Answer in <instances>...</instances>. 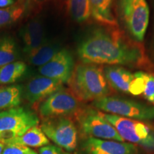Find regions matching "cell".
<instances>
[{
    "label": "cell",
    "mask_w": 154,
    "mask_h": 154,
    "mask_svg": "<svg viewBox=\"0 0 154 154\" xmlns=\"http://www.w3.org/2000/svg\"><path fill=\"white\" fill-rule=\"evenodd\" d=\"M38 154H69L64 150L54 144H49L41 147L38 151Z\"/></svg>",
    "instance_id": "obj_26"
},
{
    "label": "cell",
    "mask_w": 154,
    "mask_h": 154,
    "mask_svg": "<svg viewBox=\"0 0 154 154\" xmlns=\"http://www.w3.org/2000/svg\"><path fill=\"white\" fill-rule=\"evenodd\" d=\"M103 74L109 85L116 91L129 94L131 84L134 74L130 71L120 66H106Z\"/></svg>",
    "instance_id": "obj_14"
},
{
    "label": "cell",
    "mask_w": 154,
    "mask_h": 154,
    "mask_svg": "<svg viewBox=\"0 0 154 154\" xmlns=\"http://www.w3.org/2000/svg\"><path fill=\"white\" fill-rule=\"evenodd\" d=\"M19 58V49L14 40L9 36L0 38V68L17 61Z\"/></svg>",
    "instance_id": "obj_20"
},
{
    "label": "cell",
    "mask_w": 154,
    "mask_h": 154,
    "mask_svg": "<svg viewBox=\"0 0 154 154\" xmlns=\"http://www.w3.org/2000/svg\"><path fill=\"white\" fill-rule=\"evenodd\" d=\"M38 124V116L27 108L17 106L0 111V142L5 146L11 143Z\"/></svg>",
    "instance_id": "obj_3"
},
{
    "label": "cell",
    "mask_w": 154,
    "mask_h": 154,
    "mask_svg": "<svg viewBox=\"0 0 154 154\" xmlns=\"http://www.w3.org/2000/svg\"><path fill=\"white\" fill-rule=\"evenodd\" d=\"M148 75L149 74L143 72H138L134 74V79L129 88V94L134 96L143 94Z\"/></svg>",
    "instance_id": "obj_23"
},
{
    "label": "cell",
    "mask_w": 154,
    "mask_h": 154,
    "mask_svg": "<svg viewBox=\"0 0 154 154\" xmlns=\"http://www.w3.org/2000/svg\"><path fill=\"white\" fill-rule=\"evenodd\" d=\"M80 100L72 91L62 88L44 99L38 106V113L42 119L70 116L81 110Z\"/></svg>",
    "instance_id": "obj_9"
},
{
    "label": "cell",
    "mask_w": 154,
    "mask_h": 154,
    "mask_svg": "<svg viewBox=\"0 0 154 154\" xmlns=\"http://www.w3.org/2000/svg\"><path fill=\"white\" fill-rule=\"evenodd\" d=\"M67 5L69 14L76 22H86L91 16L89 0H67Z\"/></svg>",
    "instance_id": "obj_21"
},
{
    "label": "cell",
    "mask_w": 154,
    "mask_h": 154,
    "mask_svg": "<svg viewBox=\"0 0 154 154\" xmlns=\"http://www.w3.org/2000/svg\"><path fill=\"white\" fill-rule=\"evenodd\" d=\"M40 128L56 146L67 152H73L78 145V129L69 116L44 119Z\"/></svg>",
    "instance_id": "obj_7"
},
{
    "label": "cell",
    "mask_w": 154,
    "mask_h": 154,
    "mask_svg": "<svg viewBox=\"0 0 154 154\" xmlns=\"http://www.w3.org/2000/svg\"><path fill=\"white\" fill-rule=\"evenodd\" d=\"M77 53L84 63L137 66L144 61L143 50L113 29H97L79 44Z\"/></svg>",
    "instance_id": "obj_1"
},
{
    "label": "cell",
    "mask_w": 154,
    "mask_h": 154,
    "mask_svg": "<svg viewBox=\"0 0 154 154\" xmlns=\"http://www.w3.org/2000/svg\"><path fill=\"white\" fill-rule=\"evenodd\" d=\"M92 105L109 114L138 121L154 119V106L116 96H106L93 101Z\"/></svg>",
    "instance_id": "obj_4"
},
{
    "label": "cell",
    "mask_w": 154,
    "mask_h": 154,
    "mask_svg": "<svg viewBox=\"0 0 154 154\" xmlns=\"http://www.w3.org/2000/svg\"><path fill=\"white\" fill-rule=\"evenodd\" d=\"M2 89V88H0V90H1Z\"/></svg>",
    "instance_id": "obj_31"
},
{
    "label": "cell",
    "mask_w": 154,
    "mask_h": 154,
    "mask_svg": "<svg viewBox=\"0 0 154 154\" xmlns=\"http://www.w3.org/2000/svg\"><path fill=\"white\" fill-rule=\"evenodd\" d=\"M74 68L72 54L69 50L61 49L49 62L38 67V72L42 76L66 84L72 79Z\"/></svg>",
    "instance_id": "obj_10"
},
{
    "label": "cell",
    "mask_w": 154,
    "mask_h": 154,
    "mask_svg": "<svg viewBox=\"0 0 154 154\" xmlns=\"http://www.w3.org/2000/svg\"><path fill=\"white\" fill-rule=\"evenodd\" d=\"M83 148L86 154H137L138 153L137 147L134 144L91 137L84 140Z\"/></svg>",
    "instance_id": "obj_12"
},
{
    "label": "cell",
    "mask_w": 154,
    "mask_h": 154,
    "mask_svg": "<svg viewBox=\"0 0 154 154\" xmlns=\"http://www.w3.org/2000/svg\"><path fill=\"white\" fill-rule=\"evenodd\" d=\"M76 115L81 131L88 137L124 142L103 113L98 109H82Z\"/></svg>",
    "instance_id": "obj_8"
},
{
    "label": "cell",
    "mask_w": 154,
    "mask_h": 154,
    "mask_svg": "<svg viewBox=\"0 0 154 154\" xmlns=\"http://www.w3.org/2000/svg\"><path fill=\"white\" fill-rule=\"evenodd\" d=\"M69 84L80 101H94L111 93L103 69L95 64L83 63L75 66Z\"/></svg>",
    "instance_id": "obj_2"
},
{
    "label": "cell",
    "mask_w": 154,
    "mask_h": 154,
    "mask_svg": "<svg viewBox=\"0 0 154 154\" xmlns=\"http://www.w3.org/2000/svg\"><path fill=\"white\" fill-rule=\"evenodd\" d=\"M23 96V88L20 85H11L0 90V111L19 106Z\"/></svg>",
    "instance_id": "obj_18"
},
{
    "label": "cell",
    "mask_w": 154,
    "mask_h": 154,
    "mask_svg": "<svg viewBox=\"0 0 154 154\" xmlns=\"http://www.w3.org/2000/svg\"><path fill=\"white\" fill-rule=\"evenodd\" d=\"M119 11L127 32L136 42L143 41L149 23L146 0H119Z\"/></svg>",
    "instance_id": "obj_5"
},
{
    "label": "cell",
    "mask_w": 154,
    "mask_h": 154,
    "mask_svg": "<svg viewBox=\"0 0 154 154\" xmlns=\"http://www.w3.org/2000/svg\"><path fill=\"white\" fill-rule=\"evenodd\" d=\"M15 0H0V8L10 7L14 5Z\"/></svg>",
    "instance_id": "obj_27"
},
{
    "label": "cell",
    "mask_w": 154,
    "mask_h": 154,
    "mask_svg": "<svg viewBox=\"0 0 154 154\" xmlns=\"http://www.w3.org/2000/svg\"><path fill=\"white\" fill-rule=\"evenodd\" d=\"M91 15L97 22L111 27L118 26L112 12L113 0H89Z\"/></svg>",
    "instance_id": "obj_15"
},
{
    "label": "cell",
    "mask_w": 154,
    "mask_h": 154,
    "mask_svg": "<svg viewBox=\"0 0 154 154\" xmlns=\"http://www.w3.org/2000/svg\"><path fill=\"white\" fill-rule=\"evenodd\" d=\"M11 143L20 144L29 148H41L50 144L49 138L42 131L40 126H38L31 128L22 136L14 139Z\"/></svg>",
    "instance_id": "obj_17"
},
{
    "label": "cell",
    "mask_w": 154,
    "mask_h": 154,
    "mask_svg": "<svg viewBox=\"0 0 154 154\" xmlns=\"http://www.w3.org/2000/svg\"><path fill=\"white\" fill-rule=\"evenodd\" d=\"M24 7L22 5H12L0 8V28L17 22L22 16Z\"/></svg>",
    "instance_id": "obj_22"
},
{
    "label": "cell",
    "mask_w": 154,
    "mask_h": 154,
    "mask_svg": "<svg viewBox=\"0 0 154 154\" xmlns=\"http://www.w3.org/2000/svg\"><path fill=\"white\" fill-rule=\"evenodd\" d=\"M61 49L58 44L47 40L42 46L28 54L27 59L32 65L40 67L49 62Z\"/></svg>",
    "instance_id": "obj_16"
},
{
    "label": "cell",
    "mask_w": 154,
    "mask_h": 154,
    "mask_svg": "<svg viewBox=\"0 0 154 154\" xmlns=\"http://www.w3.org/2000/svg\"><path fill=\"white\" fill-rule=\"evenodd\" d=\"M32 154H38L37 153H36V152H35V151H34L33 152V153H32Z\"/></svg>",
    "instance_id": "obj_29"
},
{
    "label": "cell",
    "mask_w": 154,
    "mask_h": 154,
    "mask_svg": "<svg viewBox=\"0 0 154 154\" xmlns=\"http://www.w3.org/2000/svg\"><path fill=\"white\" fill-rule=\"evenodd\" d=\"M153 5H154V0H153Z\"/></svg>",
    "instance_id": "obj_30"
},
{
    "label": "cell",
    "mask_w": 154,
    "mask_h": 154,
    "mask_svg": "<svg viewBox=\"0 0 154 154\" xmlns=\"http://www.w3.org/2000/svg\"><path fill=\"white\" fill-rule=\"evenodd\" d=\"M33 152V150L27 146L17 143H11L5 146L2 154H32Z\"/></svg>",
    "instance_id": "obj_24"
},
{
    "label": "cell",
    "mask_w": 154,
    "mask_h": 154,
    "mask_svg": "<svg viewBox=\"0 0 154 154\" xmlns=\"http://www.w3.org/2000/svg\"><path fill=\"white\" fill-rule=\"evenodd\" d=\"M4 148H5V145H4L2 143H1V142H0V154L2 153Z\"/></svg>",
    "instance_id": "obj_28"
},
{
    "label": "cell",
    "mask_w": 154,
    "mask_h": 154,
    "mask_svg": "<svg viewBox=\"0 0 154 154\" xmlns=\"http://www.w3.org/2000/svg\"><path fill=\"white\" fill-rule=\"evenodd\" d=\"M143 95L148 101L154 103V75H148Z\"/></svg>",
    "instance_id": "obj_25"
},
{
    "label": "cell",
    "mask_w": 154,
    "mask_h": 154,
    "mask_svg": "<svg viewBox=\"0 0 154 154\" xmlns=\"http://www.w3.org/2000/svg\"><path fill=\"white\" fill-rule=\"evenodd\" d=\"M103 116L124 141L154 151V129L143 121L104 113Z\"/></svg>",
    "instance_id": "obj_6"
},
{
    "label": "cell",
    "mask_w": 154,
    "mask_h": 154,
    "mask_svg": "<svg viewBox=\"0 0 154 154\" xmlns=\"http://www.w3.org/2000/svg\"><path fill=\"white\" fill-rule=\"evenodd\" d=\"M62 83L49 77L40 76H34L26 83L23 89L24 99L31 104L41 103L44 99L62 88Z\"/></svg>",
    "instance_id": "obj_11"
},
{
    "label": "cell",
    "mask_w": 154,
    "mask_h": 154,
    "mask_svg": "<svg viewBox=\"0 0 154 154\" xmlns=\"http://www.w3.org/2000/svg\"><path fill=\"white\" fill-rule=\"evenodd\" d=\"M27 69L26 63L17 61L0 68V84H14L25 74Z\"/></svg>",
    "instance_id": "obj_19"
},
{
    "label": "cell",
    "mask_w": 154,
    "mask_h": 154,
    "mask_svg": "<svg viewBox=\"0 0 154 154\" xmlns=\"http://www.w3.org/2000/svg\"><path fill=\"white\" fill-rule=\"evenodd\" d=\"M20 36L24 45L23 51L26 55L47 41L43 24L37 19L30 20L23 26L20 31Z\"/></svg>",
    "instance_id": "obj_13"
}]
</instances>
